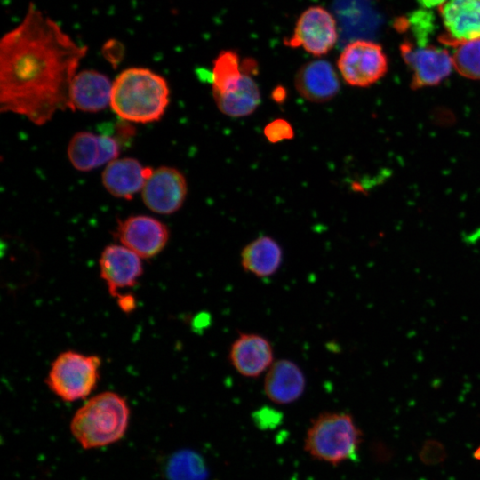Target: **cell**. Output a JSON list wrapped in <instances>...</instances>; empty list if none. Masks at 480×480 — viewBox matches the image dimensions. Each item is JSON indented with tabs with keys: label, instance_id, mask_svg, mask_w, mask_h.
I'll use <instances>...</instances> for the list:
<instances>
[{
	"label": "cell",
	"instance_id": "cell-1",
	"mask_svg": "<svg viewBox=\"0 0 480 480\" xmlns=\"http://www.w3.org/2000/svg\"><path fill=\"white\" fill-rule=\"evenodd\" d=\"M86 46L30 4L0 41V110L36 125L71 109L69 91Z\"/></svg>",
	"mask_w": 480,
	"mask_h": 480
},
{
	"label": "cell",
	"instance_id": "cell-2",
	"mask_svg": "<svg viewBox=\"0 0 480 480\" xmlns=\"http://www.w3.org/2000/svg\"><path fill=\"white\" fill-rule=\"evenodd\" d=\"M166 80L145 68L123 70L112 85L110 108L120 118L138 124L158 121L169 104Z\"/></svg>",
	"mask_w": 480,
	"mask_h": 480
},
{
	"label": "cell",
	"instance_id": "cell-3",
	"mask_svg": "<svg viewBox=\"0 0 480 480\" xmlns=\"http://www.w3.org/2000/svg\"><path fill=\"white\" fill-rule=\"evenodd\" d=\"M129 418L126 400L115 392L106 391L90 398L76 412L70 430L83 448L103 447L124 436Z\"/></svg>",
	"mask_w": 480,
	"mask_h": 480
},
{
	"label": "cell",
	"instance_id": "cell-4",
	"mask_svg": "<svg viewBox=\"0 0 480 480\" xmlns=\"http://www.w3.org/2000/svg\"><path fill=\"white\" fill-rule=\"evenodd\" d=\"M361 440V431L351 415L326 412L313 420L304 444L313 458L337 465L356 456Z\"/></svg>",
	"mask_w": 480,
	"mask_h": 480
},
{
	"label": "cell",
	"instance_id": "cell-5",
	"mask_svg": "<svg viewBox=\"0 0 480 480\" xmlns=\"http://www.w3.org/2000/svg\"><path fill=\"white\" fill-rule=\"evenodd\" d=\"M100 364L98 356L64 351L52 363L45 381L50 390L65 402L84 399L97 386Z\"/></svg>",
	"mask_w": 480,
	"mask_h": 480
},
{
	"label": "cell",
	"instance_id": "cell-6",
	"mask_svg": "<svg viewBox=\"0 0 480 480\" xmlns=\"http://www.w3.org/2000/svg\"><path fill=\"white\" fill-rule=\"evenodd\" d=\"M337 66L348 84L368 87L386 74L388 59L380 44L360 39L352 41L344 47Z\"/></svg>",
	"mask_w": 480,
	"mask_h": 480
},
{
	"label": "cell",
	"instance_id": "cell-7",
	"mask_svg": "<svg viewBox=\"0 0 480 480\" xmlns=\"http://www.w3.org/2000/svg\"><path fill=\"white\" fill-rule=\"evenodd\" d=\"M338 40L333 16L320 6H311L298 19L292 36L284 42L291 47H302L319 57L328 53Z\"/></svg>",
	"mask_w": 480,
	"mask_h": 480
},
{
	"label": "cell",
	"instance_id": "cell-8",
	"mask_svg": "<svg viewBox=\"0 0 480 480\" xmlns=\"http://www.w3.org/2000/svg\"><path fill=\"white\" fill-rule=\"evenodd\" d=\"M400 52L412 71V89L437 85L452 72V55L444 48L404 41Z\"/></svg>",
	"mask_w": 480,
	"mask_h": 480
},
{
	"label": "cell",
	"instance_id": "cell-9",
	"mask_svg": "<svg viewBox=\"0 0 480 480\" xmlns=\"http://www.w3.org/2000/svg\"><path fill=\"white\" fill-rule=\"evenodd\" d=\"M116 236L120 244L140 258L150 259L160 253L169 240L168 228L148 215H133L119 221Z\"/></svg>",
	"mask_w": 480,
	"mask_h": 480
},
{
	"label": "cell",
	"instance_id": "cell-10",
	"mask_svg": "<svg viewBox=\"0 0 480 480\" xmlns=\"http://www.w3.org/2000/svg\"><path fill=\"white\" fill-rule=\"evenodd\" d=\"M187 192V181L182 172L173 167L161 166L153 170L141 190V197L149 210L167 215L181 208Z\"/></svg>",
	"mask_w": 480,
	"mask_h": 480
},
{
	"label": "cell",
	"instance_id": "cell-11",
	"mask_svg": "<svg viewBox=\"0 0 480 480\" xmlns=\"http://www.w3.org/2000/svg\"><path fill=\"white\" fill-rule=\"evenodd\" d=\"M100 273L111 296L135 286L143 273L141 258L122 244H110L100 257Z\"/></svg>",
	"mask_w": 480,
	"mask_h": 480
},
{
	"label": "cell",
	"instance_id": "cell-12",
	"mask_svg": "<svg viewBox=\"0 0 480 480\" xmlns=\"http://www.w3.org/2000/svg\"><path fill=\"white\" fill-rule=\"evenodd\" d=\"M438 9L445 29L440 43L452 47L480 37V0H447Z\"/></svg>",
	"mask_w": 480,
	"mask_h": 480
},
{
	"label": "cell",
	"instance_id": "cell-13",
	"mask_svg": "<svg viewBox=\"0 0 480 480\" xmlns=\"http://www.w3.org/2000/svg\"><path fill=\"white\" fill-rule=\"evenodd\" d=\"M228 359L242 376L256 378L267 372L274 361L271 342L257 333H240L232 342Z\"/></svg>",
	"mask_w": 480,
	"mask_h": 480
},
{
	"label": "cell",
	"instance_id": "cell-14",
	"mask_svg": "<svg viewBox=\"0 0 480 480\" xmlns=\"http://www.w3.org/2000/svg\"><path fill=\"white\" fill-rule=\"evenodd\" d=\"M294 86L302 98L314 103L331 100L340 89L336 71L324 60H311L301 66L296 73Z\"/></svg>",
	"mask_w": 480,
	"mask_h": 480
},
{
	"label": "cell",
	"instance_id": "cell-15",
	"mask_svg": "<svg viewBox=\"0 0 480 480\" xmlns=\"http://www.w3.org/2000/svg\"><path fill=\"white\" fill-rule=\"evenodd\" d=\"M153 170L135 158H116L106 164L101 180L110 195L130 200L142 190Z\"/></svg>",
	"mask_w": 480,
	"mask_h": 480
},
{
	"label": "cell",
	"instance_id": "cell-16",
	"mask_svg": "<svg viewBox=\"0 0 480 480\" xmlns=\"http://www.w3.org/2000/svg\"><path fill=\"white\" fill-rule=\"evenodd\" d=\"M243 76L239 84L222 94H212L219 110L230 117H244L253 113L260 103V92L253 76L257 62L252 59L242 61Z\"/></svg>",
	"mask_w": 480,
	"mask_h": 480
},
{
	"label": "cell",
	"instance_id": "cell-17",
	"mask_svg": "<svg viewBox=\"0 0 480 480\" xmlns=\"http://www.w3.org/2000/svg\"><path fill=\"white\" fill-rule=\"evenodd\" d=\"M113 83L96 70H82L74 76L69 99L71 110L99 112L110 106Z\"/></svg>",
	"mask_w": 480,
	"mask_h": 480
},
{
	"label": "cell",
	"instance_id": "cell-18",
	"mask_svg": "<svg viewBox=\"0 0 480 480\" xmlns=\"http://www.w3.org/2000/svg\"><path fill=\"white\" fill-rule=\"evenodd\" d=\"M305 387L306 378L303 371L289 359L275 361L265 376V395L277 404L295 402L302 396Z\"/></svg>",
	"mask_w": 480,
	"mask_h": 480
},
{
	"label": "cell",
	"instance_id": "cell-19",
	"mask_svg": "<svg viewBox=\"0 0 480 480\" xmlns=\"http://www.w3.org/2000/svg\"><path fill=\"white\" fill-rule=\"evenodd\" d=\"M283 261L281 245L268 236H259L248 243L241 251L243 269L260 278H266L277 272Z\"/></svg>",
	"mask_w": 480,
	"mask_h": 480
},
{
	"label": "cell",
	"instance_id": "cell-20",
	"mask_svg": "<svg viewBox=\"0 0 480 480\" xmlns=\"http://www.w3.org/2000/svg\"><path fill=\"white\" fill-rule=\"evenodd\" d=\"M68 157L73 167L81 172L101 166L100 135L91 132L74 134L68 145Z\"/></svg>",
	"mask_w": 480,
	"mask_h": 480
},
{
	"label": "cell",
	"instance_id": "cell-21",
	"mask_svg": "<svg viewBox=\"0 0 480 480\" xmlns=\"http://www.w3.org/2000/svg\"><path fill=\"white\" fill-rule=\"evenodd\" d=\"M243 76L242 60L235 51L220 52L213 60L212 94H222L233 90Z\"/></svg>",
	"mask_w": 480,
	"mask_h": 480
},
{
	"label": "cell",
	"instance_id": "cell-22",
	"mask_svg": "<svg viewBox=\"0 0 480 480\" xmlns=\"http://www.w3.org/2000/svg\"><path fill=\"white\" fill-rule=\"evenodd\" d=\"M168 480H205L207 470L200 455L193 451L175 452L167 462Z\"/></svg>",
	"mask_w": 480,
	"mask_h": 480
},
{
	"label": "cell",
	"instance_id": "cell-23",
	"mask_svg": "<svg viewBox=\"0 0 480 480\" xmlns=\"http://www.w3.org/2000/svg\"><path fill=\"white\" fill-rule=\"evenodd\" d=\"M452 64L463 76L480 80V37L453 45Z\"/></svg>",
	"mask_w": 480,
	"mask_h": 480
},
{
	"label": "cell",
	"instance_id": "cell-24",
	"mask_svg": "<svg viewBox=\"0 0 480 480\" xmlns=\"http://www.w3.org/2000/svg\"><path fill=\"white\" fill-rule=\"evenodd\" d=\"M263 133L271 143L292 140L294 136L292 124L284 118H276L268 123L265 126Z\"/></svg>",
	"mask_w": 480,
	"mask_h": 480
},
{
	"label": "cell",
	"instance_id": "cell-25",
	"mask_svg": "<svg viewBox=\"0 0 480 480\" xmlns=\"http://www.w3.org/2000/svg\"><path fill=\"white\" fill-rule=\"evenodd\" d=\"M116 298L118 305L123 311L129 313L135 308V299L132 295L120 294Z\"/></svg>",
	"mask_w": 480,
	"mask_h": 480
},
{
	"label": "cell",
	"instance_id": "cell-26",
	"mask_svg": "<svg viewBox=\"0 0 480 480\" xmlns=\"http://www.w3.org/2000/svg\"><path fill=\"white\" fill-rule=\"evenodd\" d=\"M447 0H419L420 4L425 7H432L435 5H440Z\"/></svg>",
	"mask_w": 480,
	"mask_h": 480
},
{
	"label": "cell",
	"instance_id": "cell-27",
	"mask_svg": "<svg viewBox=\"0 0 480 480\" xmlns=\"http://www.w3.org/2000/svg\"><path fill=\"white\" fill-rule=\"evenodd\" d=\"M284 97H285V90H284V88H276L273 92V98L277 102L283 101L284 100Z\"/></svg>",
	"mask_w": 480,
	"mask_h": 480
}]
</instances>
